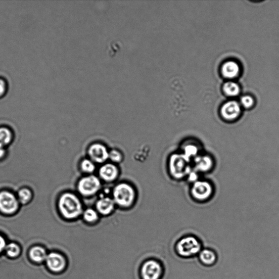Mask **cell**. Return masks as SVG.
<instances>
[{"label": "cell", "mask_w": 279, "mask_h": 279, "mask_svg": "<svg viewBox=\"0 0 279 279\" xmlns=\"http://www.w3.org/2000/svg\"><path fill=\"white\" fill-rule=\"evenodd\" d=\"M8 148L0 144V161L6 158L7 155H8Z\"/></svg>", "instance_id": "cell-28"}, {"label": "cell", "mask_w": 279, "mask_h": 279, "mask_svg": "<svg viewBox=\"0 0 279 279\" xmlns=\"http://www.w3.org/2000/svg\"><path fill=\"white\" fill-rule=\"evenodd\" d=\"M109 159L113 163H119L122 162L123 156L122 153L120 151L116 150H113L109 152Z\"/></svg>", "instance_id": "cell-25"}, {"label": "cell", "mask_w": 279, "mask_h": 279, "mask_svg": "<svg viewBox=\"0 0 279 279\" xmlns=\"http://www.w3.org/2000/svg\"><path fill=\"white\" fill-rule=\"evenodd\" d=\"M80 168L84 173L92 174L96 170V166L91 160L85 159L80 163Z\"/></svg>", "instance_id": "cell-24"}, {"label": "cell", "mask_w": 279, "mask_h": 279, "mask_svg": "<svg viewBox=\"0 0 279 279\" xmlns=\"http://www.w3.org/2000/svg\"><path fill=\"white\" fill-rule=\"evenodd\" d=\"M45 263L48 269L55 274L64 273L68 266L66 257L58 252H53L48 254Z\"/></svg>", "instance_id": "cell-10"}, {"label": "cell", "mask_w": 279, "mask_h": 279, "mask_svg": "<svg viewBox=\"0 0 279 279\" xmlns=\"http://www.w3.org/2000/svg\"><path fill=\"white\" fill-rule=\"evenodd\" d=\"M115 205L113 199L109 197L102 198L97 202L96 211L102 215L107 216L114 211Z\"/></svg>", "instance_id": "cell-16"}, {"label": "cell", "mask_w": 279, "mask_h": 279, "mask_svg": "<svg viewBox=\"0 0 279 279\" xmlns=\"http://www.w3.org/2000/svg\"><path fill=\"white\" fill-rule=\"evenodd\" d=\"M88 155L93 162L101 164L109 159V152L104 145L95 143L89 146Z\"/></svg>", "instance_id": "cell-12"}, {"label": "cell", "mask_w": 279, "mask_h": 279, "mask_svg": "<svg viewBox=\"0 0 279 279\" xmlns=\"http://www.w3.org/2000/svg\"><path fill=\"white\" fill-rule=\"evenodd\" d=\"M77 187L79 193L82 196L90 197L100 191L102 184L99 178L90 174L81 178Z\"/></svg>", "instance_id": "cell-8"}, {"label": "cell", "mask_w": 279, "mask_h": 279, "mask_svg": "<svg viewBox=\"0 0 279 279\" xmlns=\"http://www.w3.org/2000/svg\"><path fill=\"white\" fill-rule=\"evenodd\" d=\"M7 245L6 241L4 237L0 235V254L5 250Z\"/></svg>", "instance_id": "cell-29"}, {"label": "cell", "mask_w": 279, "mask_h": 279, "mask_svg": "<svg viewBox=\"0 0 279 279\" xmlns=\"http://www.w3.org/2000/svg\"><path fill=\"white\" fill-rule=\"evenodd\" d=\"M240 87L234 82H227L224 86L225 93L229 96H236L240 93Z\"/></svg>", "instance_id": "cell-22"}, {"label": "cell", "mask_w": 279, "mask_h": 279, "mask_svg": "<svg viewBox=\"0 0 279 279\" xmlns=\"http://www.w3.org/2000/svg\"><path fill=\"white\" fill-rule=\"evenodd\" d=\"M16 195L21 206L29 205L34 197L32 190L28 187L21 188Z\"/></svg>", "instance_id": "cell-17"}, {"label": "cell", "mask_w": 279, "mask_h": 279, "mask_svg": "<svg viewBox=\"0 0 279 279\" xmlns=\"http://www.w3.org/2000/svg\"><path fill=\"white\" fill-rule=\"evenodd\" d=\"M241 112L240 105L234 101L225 103L221 109V116L227 121L237 120L239 117Z\"/></svg>", "instance_id": "cell-13"}, {"label": "cell", "mask_w": 279, "mask_h": 279, "mask_svg": "<svg viewBox=\"0 0 279 279\" xmlns=\"http://www.w3.org/2000/svg\"><path fill=\"white\" fill-rule=\"evenodd\" d=\"M83 219L88 224H95L99 220V214L96 210L92 208H87L83 211Z\"/></svg>", "instance_id": "cell-21"}, {"label": "cell", "mask_w": 279, "mask_h": 279, "mask_svg": "<svg viewBox=\"0 0 279 279\" xmlns=\"http://www.w3.org/2000/svg\"><path fill=\"white\" fill-rule=\"evenodd\" d=\"M202 248V243L198 237L192 235L184 236L174 243V253L181 259H191L198 256Z\"/></svg>", "instance_id": "cell-2"}, {"label": "cell", "mask_w": 279, "mask_h": 279, "mask_svg": "<svg viewBox=\"0 0 279 279\" xmlns=\"http://www.w3.org/2000/svg\"><path fill=\"white\" fill-rule=\"evenodd\" d=\"M57 207L62 217L67 220L78 219L83 213L80 199L72 193L62 194L57 202Z\"/></svg>", "instance_id": "cell-1"}, {"label": "cell", "mask_w": 279, "mask_h": 279, "mask_svg": "<svg viewBox=\"0 0 279 279\" xmlns=\"http://www.w3.org/2000/svg\"><path fill=\"white\" fill-rule=\"evenodd\" d=\"M15 139L14 131L9 126H0V144L8 148Z\"/></svg>", "instance_id": "cell-19"}, {"label": "cell", "mask_w": 279, "mask_h": 279, "mask_svg": "<svg viewBox=\"0 0 279 279\" xmlns=\"http://www.w3.org/2000/svg\"><path fill=\"white\" fill-rule=\"evenodd\" d=\"M192 168L199 174L211 172L215 168V160L209 153L204 152L192 160Z\"/></svg>", "instance_id": "cell-9"}, {"label": "cell", "mask_w": 279, "mask_h": 279, "mask_svg": "<svg viewBox=\"0 0 279 279\" xmlns=\"http://www.w3.org/2000/svg\"><path fill=\"white\" fill-rule=\"evenodd\" d=\"M239 72V65L234 61L226 62L222 67V73L227 78H234L238 75Z\"/></svg>", "instance_id": "cell-18"}, {"label": "cell", "mask_w": 279, "mask_h": 279, "mask_svg": "<svg viewBox=\"0 0 279 279\" xmlns=\"http://www.w3.org/2000/svg\"><path fill=\"white\" fill-rule=\"evenodd\" d=\"M136 193L129 184L121 183L117 185L113 191V200L116 205L122 208H128L133 204Z\"/></svg>", "instance_id": "cell-5"}, {"label": "cell", "mask_w": 279, "mask_h": 279, "mask_svg": "<svg viewBox=\"0 0 279 279\" xmlns=\"http://www.w3.org/2000/svg\"><path fill=\"white\" fill-rule=\"evenodd\" d=\"M241 102L244 107L249 108L253 106L254 101L252 97L244 96L241 99Z\"/></svg>", "instance_id": "cell-27"}, {"label": "cell", "mask_w": 279, "mask_h": 279, "mask_svg": "<svg viewBox=\"0 0 279 279\" xmlns=\"http://www.w3.org/2000/svg\"><path fill=\"white\" fill-rule=\"evenodd\" d=\"M168 169L173 179H187L192 170V160L180 152L174 153L169 157Z\"/></svg>", "instance_id": "cell-3"}, {"label": "cell", "mask_w": 279, "mask_h": 279, "mask_svg": "<svg viewBox=\"0 0 279 279\" xmlns=\"http://www.w3.org/2000/svg\"><path fill=\"white\" fill-rule=\"evenodd\" d=\"M164 264L156 259H149L142 265L140 274L142 279H163L165 274Z\"/></svg>", "instance_id": "cell-7"}, {"label": "cell", "mask_w": 279, "mask_h": 279, "mask_svg": "<svg viewBox=\"0 0 279 279\" xmlns=\"http://www.w3.org/2000/svg\"><path fill=\"white\" fill-rule=\"evenodd\" d=\"M8 90V83L6 80L0 78V99H2L7 94Z\"/></svg>", "instance_id": "cell-26"}, {"label": "cell", "mask_w": 279, "mask_h": 279, "mask_svg": "<svg viewBox=\"0 0 279 279\" xmlns=\"http://www.w3.org/2000/svg\"><path fill=\"white\" fill-rule=\"evenodd\" d=\"M203 152V146L197 139H186L180 145V152L191 160Z\"/></svg>", "instance_id": "cell-11"}, {"label": "cell", "mask_w": 279, "mask_h": 279, "mask_svg": "<svg viewBox=\"0 0 279 279\" xmlns=\"http://www.w3.org/2000/svg\"><path fill=\"white\" fill-rule=\"evenodd\" d=\"M20 207L17 195L13 192L8 190L0 191V213L5 216L15 215Z\"/></svg>", "instance_id": "cell-6"}, {"label": "cell", "mask_w": 279, "mask_h": 279, "mask_svg": "<svg viewBox=\"0 0 279 279\" xmlns=\"http://www.w3.org/2000/svg\"><path fill=\"white\" fill-rule=\"evenodd\" d=\"M30 259L34 262L41 263L45 261L48 254L46 250L41 247L32 248L29 252Z\"/></svg>", "instance_id": "cell-20"}, {"label": "cell", "mask_w": 279, "mask_h": 279, "mask_svg": "<svg viewBox=\"0 0 279 279\" xmlns=\"http://www.w3.org/2000/svg\"><path fill=\"white\" fill-rule=\"evenodd\" d=\"M198 258L200 262L207 267L214 266L218 261L217 253L209 248L202 249L198 255Z\"/></svg>", "instance_id": "cell-15"}, {"label": "cell", "mask_w": 279, "mask_h": 279, "mask_svg": "<svg viewBox=\"0 0 279 279\" xmlns=\"http://www.w3.org/2000/svg\"><path fill=\"white\" fill-rule=\"evenodd\" d=\"M99 174L102 179L107 182H111L118 177L119 170L115 164L107 163L101 167Z\"/></svg>", "instance_id": "cell-14"}, {"label": "cell", "mask_w": 279, "mask_h": 279, "mask_svg": "<svg viewBox=\"0 0 279 279\" xmlns=\"http://www.w3.org/2000/svg\"><path fill=\"white\" fill-rule=\"evenodd\" d=\"M190 193L194 201L198 203H205L214 196V186L210 181L200 178L191 184Z\"/></svg>", "instance_id": "cell-4"}, {"label": "cell", "mask_w": 279, "mask_h": 279, "mask_svg": "<svg viewBox=\"0 0 279 279\" xmlns=\"http://www.w3.org/2000/svg\"><path fill=\"white\" fill-rule=\"evenodd\" d=\"M5 251L10 257L16 258L20 255L21 249L17 243H11L7 245Z\"/></svg>", "instance_id": "cell-23"}]
</instances>
